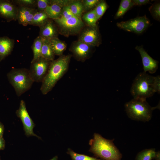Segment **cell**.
Here are the masks:
<instances>
[{
    "label": "cell",
    "mask_w": 160,
    "mask_h": 160,
    "mask_svg": "<svg viewBox=\"0 0 160 160\" xmlns=\"http://www.w3.org/2000/svg\"><path fill=\"white\" fill-rule=\"evenodd\" d=\"M153 88L154 92L158 94L160 93V76H154L153 81Z\"/></svg>",
    "instance_id": "obj_33"
},
{
    "label": "cell",
    "mask_w": 160,
    "mask_h": 160,
    "mask_svg": "<svg viewBox=\"0 0 160 160\" xmlns=\"http://www.w3.org/2000/svg\"><path fill=\"white\" fill-rule=\"evenodd\" d=\"M69 6L74 15L81 19L82 13L84 11L82 1L79 0H72Z\"/></svg>",
    "instance_id": "obj_22"
},
{
    "label": "cell",
    "mask_w": 160,
    "mask_h": 160,
    "mask_svg": "<svg viewBox=\"0 0 160 160\" xmlns=\"http://www.w3.org/2000/svg\"><path fill=\"white\" fill-rule=\"evenodd\" d=\"M16 114L22 122L25 135L28 136H33L40 138L33 132L35 124L28 114L23 100L20 101L19 108L17 110Z\"/></svg>",
    "instance_id": "obj_9"
},
{
    "label": "cell",
    "mask_w": 160,
    "mask_h": 160,
    "mask_svg": "<svg viewBox=\"0 0 160 160\" xmlns=\"http://www.w3.org/2000/svg\"><path fill=\"white\" fill-rule=\"evenodd\" d=\"M156 152L154 149L144 150L140 152L136 158V160H151L155 158Z\"/></svg>",
    "instance_id": "obj_25"
},
{
    "label": "cell",
    "mask_w": 160,
    "mask_h": 160,
    "mask_svg": "<svg viewBox=\"0 0 160 160\" xmlns=\"http://www.w3.org/2000/svg\"><path fill=\"white\" fill-rule=\"evenodd\" d=\"M49 18L44 11H37L34 14L31 25L39 27L44 24Z\"/></svg>",
    "instance_id": "obj_23"
},
{
    "label": "cell",
    "mask_w": 160,
    "mask_h": 160,
    "mask_svg": "<svg viewBox=\"0 0 160 160\" xmlns=\"http://www.w3.org/2000/svg\"><path fill=\"white\" fill-rule=\"evenodd\" d=\"M125 107L128 116L132 119L146 121L151 118L153 108L149 105L146 99L133 98L125 103Z\"/></svg>",
    "instance_id": "obj_3"
},
{
    "label": "cell",
    "mask_w": 160,
    "mask_h": 160,
    "mask_svg": "<svg viewBox=\"0 0 160 160\" xmlns=\"http://www.w3.org/2000/svg\"><path fill=\"white\" fill-rule=\"evenodd\" d=\"M11 2L14 4L18 5L19 7H23L35 8L36 7V0H15Z\"/></svg>",
    "instance_id": "obj_28"
},
{
    "label": "cell",
    "mask_w": 160,
    "mask_h": 160,
    "mask_svg": "<svg viewBox=\"0 0 160 160\" xmlns=\"http://www.w3.org/2000/svg\"><path fill=\"white\" fill-rule=\"evenodd\" d=\"M7 76L18 96L30 89L34 82L29 70L25 68L13 69L8 73Z\"/></svg>",
    "instance_id": "obj_5"
},
{
    "label": "cell",
    "mask_w": 160,
    "mask_h": 160,
    "mask_svg": "<svg viewBox=\"0 0 160 160\" xmlns=\"http://www.w3.org/2000/svg\"><path fill=\"white\" fill-rule=\"evenodd\" d=\"M49 4L50 0H36V7L37 11H44Z\"/></svg>",
    "instance_id": "obj_32"
},
{
    "label": "cell",
    "mask_w": 160,
    "mask_h": 160,
    "mask_svg": "<svg viewBox=\"0 0 160 160\" xmlns=\"http://www.w3.org/2000/svg\"><path fill=\"white\" fill-rule=\"evenodd\" d=\"M82 19L88 26L95 27L97 26L96 23L98 20L94 9L84 14Z\"/></svg>",
    "instance_id": "obj_24"
},
{
    "label": "cell",
    "mask_w": 160,
    "mask_h": 160,
    "mask_svg": "<svg viewBox=\"0 0 160 160\" xmlns=\"http://www.w3.org/2000/svg\"><path fill=\"white\" fill-rule=\"evenodd\" d=\"M74 16L69 6L68 5L62 7L61 16L59 18L57 19L61 20H65Z\"/></svg>",
    "instance_id": "obj_30"
},
{
    "label": "cell",
    "mask_w": 160,
    "mask_h": 160,
    "mask_svg": "<svg viewBox=\"0 0 160 160\" xmlns=\"http://www.w3.org/2000/svg\"><path fill=\"white\" fill-rule=\"evenodd\" d=\"M153 18L156 20L160 21V4L159 2L153 4L149 8Z\"/></svg>",
    "instance_id": "obj_29"
},
{
    "label": "cell",
    "mask_w": 160,
    "mask_h": 160,
    "mask_svg": "<svg viewBox=\"0 0 160 160\" xmlns=\"http://www.w3.org/2000/svg\"><path fill=\"white\" fill-rule=\"evenodd\" d=\"M58 24L62 31L66 34H72L77 33L84 25L81 19L75 16L64 20L58 19L53 20Z\"/></svg>",
    "instance_id": "obj_8"
},
{
    "label": "cell",
    "mask_w": 160,
    "mask_h": 160,
    "mask_svg": "<svg viewBox=\"0 0 160 160\" xmlns=\"http://www.w3.org/2000/svg\"><path fill=\"white\" fill-rule=\"evenodd\" d=\"M48 40L55 55L59 56L62 55L66 49L67 47L65 43L58 37L48 39Z\"/></svg>",
    "instance_id": "obj_17"
},
{
    "label": "cell",
    "mask_w": 160,
    "mask_h": 160,
    "mask_svg": "<svg viewBox=\"0 0 160 160\" xmlns=\"http://www.w3.org/2000/svg\"><path fill=\"white\" fill-rule=\"evenodd\" d=\"M154 77L144 71L137 76L130 89L134 98L146 99L154 95L155 93L153 86Z\"/></svg>",
    "instance_id": "obj_4"
},
{
    "label": "cell",
    "mask_w": 160,
    "mask_h": 160,
    "mask_svg": "<svg viewBox=\"0 0 160 160\" xmlns=\"http://www.w3.org/2000/svg\"><path fill=\"white\" fill-rule=\"evenodd\" d=\"M134 6L132 0H121L114 18L115 19H117L123 17L129 10Z\"/></svg>",
    "instance_id": "obj_21"
},
{
    "label": "cell",
    "mask_w": 160,
    "mask_h": 160,
    "mask_svg": "<svg viewBox=\"0 0 160 160\" xmlns=\"http://www.w3.org/2000/svg\"><path fill=\"white\" fill-rule=\"evenodd\" d=\"M51 62L41 57L36 61L31 63L29 71L34 82H42L47 71Z\"/></svg>",
    "instance_id": "obj_7"
},
{
    "label": "cell",
    "mask_w": 160,
    "mask_h": 160,
    "mask_svg": "<svg viewBox=\"0 0 160 160\" xmlns=\"http://www.w3.org/2000/svg\"><path fill=\"white\" fill-rule=\"evenodd\" d=\"M71 57V55H62L52 61L42 81L40 90L45 95L51 91L57 82L66 73Z\"/></svg>",
    "instance_id": "obj_1"
},
{
    "label": "cell",
    "mask_w": 160,
    "mask_h": 160,
    "mask_svg": "<svg viewBox=\"0 0 160 160\" xmlns=\"http://www.w3.org/2000/svg\"><path fill=\"white\" fill-rule=\"evenodd\" d=\"M67 153L71 156L72 160H100L101 159L76 153L70 148L68 149Z\"/></svg>",
    "instance_id": "obj_26"
},
{
    "label": "cell",
    "mask_w": 160,
    "mask_h": 160,
    "mask_svg": "<svg viewBox=\"0 0 160 160\" xmlns=\"http://www.w3.org/2000/svg\"><path fill=\"white\" fill-rule=\"evenodd\" d=\"M135 49L139 52L142 60L144 72L150 73H155L158 67L159 62L151 57L146 51L142 46H137Z\"/></svg>",
    "instance_id": "obj_12"
},
{
    "label": "cell",
    "mask_w": 160,
    "mask_h": 160,
    "mask_svg": "<svg viewBox=\"0 0 160 160\" xmlns=\"http://www.w3.org/2000/svg\"><path fill=\"white\" fill-rule=\"evenodd\" d=\"M150 24L149 20L145 16H144L117 23L116 25L120 29L136 33H140L148 27Z\"/></svg>",
    "instance_id": "obj_6"
},
{
    "label": "cell",
    "mask_w": 160,
    "mask_h": 160,
    "mask_svg": "<svg viewBox=\"0 0 160 160\" xmlns=\"http://www.w3.org/2000/svg\"><path fill=\"white\" fill-rule=\"evenodd\" d=\"M42 44L43 39L39 36L35 39L32 46L33 58L31 63L36 61L41 57Z\"/></svg>",
    "instance_id": "obj_20"
},
{
    "label": "cell",
    "mask_w": 160,
    "mask_h": 160,
    "mask_svg": "<svg viewBox=\"0 0 160 160\" xmlns=\"http://www.w3.org/2000/svg\"><path fill=\"white\" fill-rule=\"evenodd\" d=\"M5 141L3 137L0 138V150L4 149L5 147Z\"/></svg>",
    "instance_id": "obj_36"
},
{
    "label": "cell",
    "mask_w": 160,
    "mask_h": 160,
    "mask_svg": "<svg viewBox=\"0 0 160 160\" xmlns=\"http://www.w3.org/2000/svg\"><path fill=\"white\" fill-rule=\"evenodd\" d=\"M39 28V36L42 39L48 40L57 37V30L52 20H48Z\"/></svg>",
    "instance_id": "obj_15"
},
{
    "label": "cell",
    "mask_w": 160,
    "mask_h": 160,
    "mask_svg": "<svg viewBox=\"0 0 160 160\" xmlns=\"http://www.w3.org/2000/svg\"><path fill=\"white\" fill-rule=\"evenodd\" d=\"M62 8V7L57 4H52L48 5L44 11L46 13L49 18L54 20L60 17Z\"/></svg>",
    "instance_id": "obj_19"
},
{
    "label": "cell",
    "mask_w": 160,
    "mask_h": 160,
    "mask_svg": "<svg viewBox=\"0 0 160 160\" xmlns=\"http://www.w3.org/2000/svg\"><path fill=\"white\" fill-rule=\"evenodd\" d=\"M108 7V5L104 1H100L94 9L97 20L104 15Z\"/></svg>",
    "instance_id": "obj_27"
},
{
    "label": "cell",
    "mask_w": 160,
    "mask_h": 160,
    "mask_svg": "<svg viewBox=\"0 0 160 160\" xmlns=\"http://www.w3.org/2000/svg\"><path fill=\"white\" fill-rule=\"evenodd\" d=\"M78 40L94 47H98L101 43L100 34L97 25L88 26L80 33Z\"/></svg>",
    "instance_id": "obj_10"
},
{
    "label": "cell",
    "mask_w": 160,
    "mask_h": 160,
    "mask_svg": "<svg viewBox=\"0 0 160 160\" xmlns=\"http://www.w3.org/2000/svg\"><path fill=\"white\" fill-rule=\"evenodd\" d=\"M4 131V126L3 124L0 122V138L3 137Z\"/></svg>",
    "instance_id": "obj_37"
},
{
    "label": "cell",
    "mask_w": 160,
    "mask_h": 160,
    "mask_svg": "<svg viewBox=\"0 0 160 160\" xmlns=\"http://www.w3.org/2000/svg\"><path fill=\"white\" fill-rule=\"evenodd\" d=\"M94 47L78 40L73 42L70 49L77 60L83 62L89 57Z\"/></svg>",
    "instance_id": "obj_11"
},
{
    "label": "cell",
    "mask_w": 160,
    "mask_h": 160,
    "mask_svg": "<svg viewBox=\"0 0 160 160\" xmlns=\"http://www.w3.org/2000/svg\"><path fill=\"white\" fill-rule=\"evenodd\" d=\"M55 55L47 39H43L41 57L49 61L54 60Z\"/></svg>",
    "instance_id": "obj_18"
},
{
    "label": "cell",
    "mask_w": 160,
    "mask_h": 160,
    "mask_svg": "<svg viewBox=\"0 0 160 160\" xmlns=\"http://www.w3.org/2000/svg\"><path fill=\"white\" fill-rule=\"evenodd\" d=\"M113 140L106 139L95 133L93 139L89 141L91 147L89 151L101 159L121 160L122 155L114 145Z\"/></svg>",
    "instance_id": "obj_2"
},
{
    "label": "cell",
    "mask_w": 160,
    "mask_h": 160,
    "mask_svg": "<svg viewBox=\"0 0 160 160\" xmlns=\"http://www.w3.org/2000/svg\"><path fill=\"white\" fill-rule=\"evenodd\" d=\"M58 159V157L57 156H55L52 159H50L49 160H57Z\"/></svg>",
    "instance_id": "obj_38"
},
{
    "label": "cell",
    "mask_w": 160,
    "mask_h": 160,
    "mask_svg": "<svg viewBox=\"0 0 160 160\" xmlns=\"http://www.w3.org/2000/svg\"><path fill=\"white\" fill-rule=\"evenodd\" d=\"M17 7L11 1L0 0V16L8 22L17 20Z\"/></svg>",
    "instance_id": "obj_13"
},
{
    "label": "cell",
    "mask_w": 160,
    "mask_h": 160,
    "mask_svg": "<svg viewBox=\"0 0 160 160\" xmlns=\"http://www.w3.org/2000/svg\"><path fill=\"white\" fill-rule=\"evenodd\" d=\"M37 11L35 8L19 7H18L17 20L20 24L24 26L31 25L33 16Z\"/></svg>",
    "instance_id": "obj_14"
},
{
    "label": "cell",
    "mask_w": 160,
    "mask_h": 160,
    "mask_svg": "<svg viewBox=\"0 0 160 160\" xmlns=\"http://www.w3.org/2000/svg\"><path fill=\"white\" fill-rule=\"evenodd\" d=\"M15 41L7 36L0 37V61L9 55L12 51Z\"/></svg>",
    "instance_id": "obj_16"
},
{
    "label": "cell",
    "mask_w": 160,
    "mask_h": 160,
    "mask_svg": "<svg viewBox=\"0 0 160 160\" xmlns=\"http://www.w3.org/2000/svg\"><path fill=\"white\" fill-rule=\"evenodd\" d=\"M132 1L134 5L140 6L148 3L150 1L148 0H132Z\"/></svg>",
    "instance_id": "obj_35"
},
{
    "label": "cell",
    "mask_w": 160,
    "mask_h": 160,
    "mask_svg": "<svg viewBox=\"0 0 160 160\" xmlns=\"http://www.w3.org/2000/svg\"><path fill=\"white\" fill-rule=\"evenodd\" d=\"M72 0H50V4H56L61 7L69 5Z\"/></svg>",
    "instance_id": "obj_34"
},
{
    "label": "cell",
    "mask_w": 160,
    "mask_h": 160,
    "mask_svg": "<svg viewBox=\"0 0 160 160\" xmlns=\"http://www.w3.org/2000/svg\"><path fill=\"white\" fill-rule=\"evenodd\" d=\"M100 0H84L82 1L85 10L92 9L96 7Z\"/></svg>",
    "instance_id": "obj_31"
}]
</instances>
